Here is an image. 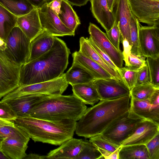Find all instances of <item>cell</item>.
<instances>
[{
	"mask_svg": "<svg viewBox=\"0 0 159 159\" xmlns=\"http://www.w3.org/2000/svg\"><path fill=\"white\" fill-rule=\"evenodd\" d=\"M70 53L65 42L55 37L49 50L21 67L19 85H30L58 78L66 69Z\"/></svg>",
	"mask_w": 159,
	"mask_h": 159,
	"instance_id": "1",
	"label": "cell"
},
{
	"mask_svg": "<svg viewBox=\"0 0 159 159\" xmlns=\"http://www.w3.org/2000/svg\"><path fill=\"white\" fill-rule=\"evenodd\" d=\"M130 98V94L112 100H100L87 108L77 122L76 134L86 139L101 134L129 112Z\"/></svg>",
	"mask_w": 159,
	"mask_h": 159,
	"instance_id": "2",
	"label": "cell"
},
{
	"mask_svg": "<svg viewBox=\"0 0 159 159\" xmlns=\"http://www.w3.org/2000/svg\"><path fill=\"white\" fill-rule=\"evenodd\" d=\"M13 122L34 142L60 145L73 138L77 121L72 120L50 121L31 116H18Z\"/></svg>",
	"mask_w": 159,
	"mask_h": 159,
	"instance_id": "3",
	"label": "cell"
},
{
	"mask_svg": "<svg viewBox=\"0 0 159 159\" xmlns=\"http://www.w3.org/2000/svg\"><path fill=\"white\" fill-rule=\"evenodd\" d=\"M87 108L85 104L73 94L48 96L36 103L30 116L50 121H78Z\"/></svg>",
	"mask_w": 159,
	"mask_h": 159,
	"instance_id": "4",
	"label": "cell"
},
{
	"mask_svg": "<svg viewBox=\"0 0 159 159\" xmlns=\"http://www.w3.org/2000/svg\"><path fill=\"white\" fill-rule=\"evenodd\" d=\"M68 84L63 73L54 79L28 85H19L9 93L1 100L7 102L26 95L44 94L50 96L61 95L67 88Z\"/></svg>",
	"mask_w": 159,
	"mask_h": 159,
	"instance_id": "5",
	"label": "cell"
},
{
	"mask_svg": "<svg viewBox=\"0 0 159 159\" xmlns=\"http://www.w3.org/2000/svg\"><path fill=\"white\" fill-rule=\"evenodd\" d=\"M5 41L6 47L3 51L6 56L19 67L26 64L29 56L31 41L21 29L15 26Z\"/></svg>",
	"mask_w": 159,
	"mask_h": 159,
	"instance_id": "6",
	"label": "cell"
},
{
	"mask_svg": "<svg viewBox=\"0 0 159 159\" xmlns=\"http://www.w3.org/2000/svg\"><path fill=\"white\" fill-rule=\"evenodd\" d=\"M128 114L129 112L104 130L101 135L113 144L121 146L132 134L142 120L131 117Z\"/></svg>",
	"mask_w": 159,
	"mask_h": 159,
	"instance_id": "7",
	"label": "cell"
},
{
	"mask_svg": "<svg viewBox=\"0 0 159 159\" xmlns=\"http://www.w3.org/2000/svg\"><path fill=\"white\" fill-rule=\"evenodd\" d=\"M20 67L0 49V99L19 86Z\"/></svg>",
	"mask_w": 159,
	"mask_h": 159,
	"instance_id": "8",
	"label": "cell"
},
{
	"mask_svg": "<svg viewBox=\"0 0 159 159\" xmlns=\"http://www.w3.org/2000/svg\"><path fill=\"white\" fill-rule=\"evenodd\" d=\"M132 14L139 22L159 25V0H128Z\"/></svg>",
	"mask_w": 159,
	"mask_h": 159,
	"instance_id": "9",
	"label": "cell"
},
{
	"mask_svg": "<svg viewBox=\"0 0 159 159\" xmlns=\"http://www.w3.org/2000/svg\"><path fill=\"white\" fill-rule=\"evenodd\" d=\"M38 8L40 23L43 30L55 37L75 35V32L64 25L46 2Z\"/></svg>",
	"mask_w": 159,
	"mask_h": 159,
	"instance_id": "10",
	"label": "cell"
},
{
	"mask_svg": "<svg viewBox=\"0 0 159 159\" xmlns=\"http://www.w3.org/2000/svg\"><path fill=\"white\" fill-rule=\"evenodd\" d=\"M89 38L110 58L119 69L123 67V60L122 52L116 48L108 38L106 33L95 24L90 22L88 28Z\"/></svg>",
	"mask_w": 159,
	"mask_h": 159,
	"instance_id": "11",
	"label": "cell"
},
{
	"mask_svg": "<svg viewBox=\"0 0 159 159\" xmlns=\"http://www.w3.org/2000/svg\"><path fill=\"white\" fill-rule=\"evenodd\" d=\"M140 53L146 57H159V27L142 26L139 30Z\"/></svg>",
	"mask_w": 159,
	"mask_h": 159,
	"instance_id": "12",
	"label": "cell"
},
{
	"mask_svg": "<svg viewBox=\"0 0 159 159\" xmlns=\"http://www.w3.org/2000/svg\"><path fill=\"white\" fill-rule=\"evenodd\" d=\"M93 83L100 100H112L130 95V90L122 80L114 78L99 79Z\"/></svg>",
	"mask_w": 159,
	"mask_h": 159,
	"instance_id": "13",
	"label": "cell"
},
{
	"mask_svg": "<svg viewBox=\"0 0 159 159\" xmlns=\"http://www.w3.org/2000/svg\"><path fill=\"white\" fill-rule=\"evenodd\" d=\"M159 133V124L148 120H142L132 134L121 146L145 145Z\"/></svg>",
	"mask_w": 159,
	"mask_h": 159,
	"instance_id": "14",
	"label": "cell"
},
{
	"mask_svg": "<svg viewBox=\"0 0 159 159\" xmlns=\"http://www.w3.org/2000/svg\"><path fill=\"white\" fill-rule=\"evenodd\" d=\"M132 117L148 120L159 124V105L152 104L149 100H139L130 98L128 114Z\"/></svg>",
	"mask_w": 159,
	"mask_h": 159,
	"instance_id": "15",
	"label": "cell"
},
{
	"mask_svg": "<svg viewBox=\"0 0 159 159\" xmlns=\"http://www.w3.org/2000/svg\"><path fill=\"white\" fill-rule=\"evenodd\" d=\"M30 40H33L44 30L40 23L38 8L34 7L29 13L17 17L16 26Z\"/></svg>",
	"mask_w": 159,
	"mask_h": 159,
	"instance_id": "16",
	"label": "cell"
},
{
	"mask_svg": "<svg viewBox=\"0 0 159 159\" xmlns=\"http://www.w3.org/2000/svg\"><path fill=\"white\" fill-rule=\"evenodd\" d=\"M84 139L72 138L51 150L46 155V159H76L80 151Z\"/></svg>",
	"mask_w": 159,
	"mask_h": 159,
	"instance_id": "17",
	"label": "cell"
},
{
	"mask_svg": "<svg viewBox=\"0 0 159 159\" xmlns=\"http://www.w3.org/2000/svg\"><path fill=\"white\" fill-rule=\"evenodd\" d=\"M116 6L115 21L120 30L121 39H126L130 45V23L132 14L128 0H117Z\"/></svg>",
	"mask_w": 159,
	"mask_h": 159,
	"instance_id": "18",
	"label": "cell"
},
{
	"mask_svg": "<svg viewBox=\"0 0 159 159\" xmlns=\"http://www.w3.org/2000/svg\"><path fill=\"white\" fill-rule=\"evenodd\" d=\"M93 16L106 30H109L115 20L114 12L111 11L106 0H89Z\"/></svg>",
	"mask_w": 159,
	"mask_h": 159,
	"instance_id": "19",
	"label": "cell"
},
{
	"mask_svg": "<svg viewBox=\"0 0 159 159\" xmlns=\"http://www.w3.org/2000/svg\"><path fill=\"white\" fill-rule=\"evenodd\" d=\"M50 95L40 94L26 95L7 102L16 113L17 117L30 116L31 110L36 103L43 98Z\"/></svg>",
	"mask_w": 159,
	"mask_h": 159,
	"instance_id": "20",
	"label": "cell"
},
{
	"mask_svg": "<svg viewBox=\"0 0 159 159\" xmlns=\"http://www.w3.org/2000/svg\"><path fill=\"white\" fill-rule=\"evenodd\" d=\"M44 30L31 41L29 57L27 63L38 58L50 50L55 39Z\"/></svg>",
	"mask_w": 159,
	"mask_h": 159,
	"instance_id": "21",
	"label": "cell"
},
{
	"mask_svg": "<svg viewBox=\"0 0 159 159\" xmlns=\"http://www.w3.org/2000/svg\"><path fill=\"white\" fill-rule=\"evenodd\" d=\"M72 57L73 58V63L77 64L82 67L93 75L96 79L114 78L98 64L79 51H75L73 53Z\"/></svg>",
	"mask_w": 159,
	"mask_h": 159,
	"instance_id": "22",
	"label": "cell"
},
{
	"mask_svg": "<svg viewBox=\"0 0 159 159\" xmlns=\"http://www.w3.org/2000/svg\"><path fill=\"white\" fill-rule=\"evenodd\" d=\"M28 144L19 139L7 137L2 141L1 150L8 159H24Z\"/></svg>",
	"mask_w": 159,
	"mask_h": 159,
	"instance_id": "23",
	"label": "cell"
},
{
	"mask_svg": "<svg viewBox=\"0 0 159 159\" xmlns=\"http://www.w3.org/2000/svg\"><path fill=\"white\" fill-rule=\"evenodd\" d=\"M71 86L73 94L85 104L93 106L101 100L93 81Z\"/></svg>",
	"mask_w": 159,
	"mask_h": 159,
	"instance_id": "24",
	"label": "cell"
},
{
	"mask_svg": "<svg viewBox=\"0 0 159 159\" xmlns=\"http://www.w3.org/2000/svg\"><path fill=\"white\" fill-rule=\"evenodd\" d=\"M79 51L98 64L115 79L117 80H122L118 72L109 66L104 61L89 42L86 38L82 37L80 38V49Z\"/></svg>",
	"mask_w": 159,
	"mask_h": 159,
	"instance_id": "25",
	"label": "cell"
},
{
	"mask_svg": "<svg viewBox=\"0 0 159 159\" xmlns=\"http://www.w3.org/2000/svg\"><path fill=\"white\" fill-rule=\"evenodd\" d=\"M65 78L67 83L71 85L88 83L96 79L82 67L73 63L71 67L65 74Z\"/></svg>",
	"mask_w": 159,
	"mask_h": 159,
	"instance_id": "26",
	"label": "cell"
},
{
	"mask_svg": "<svg viewBox=\"0 0 159 159\" xmlns=\"http://www.w3.org/2000/svg\"><path fill=\"white\" fill-rule=\"evenodd\" d=\"M58 16L64 25L74 32L80 24L79 17L71 5L64 0H62L60 11Z\"/></svg>",
	"mask_w": 159,
	"mask_h": 159,
	"instance_id": "27",
	"label": "cell"
},
{
	"mask_svg": "<svg viewBox=\"0 0 159 159\" xmlns=\"http://www.w3.org/2000/svg\"><path fill=\"white\" fill-rule=\"evenodd\" d=\"M150 159L145 145L134 144L121 146L119 159Z\"/></svg>",
	"mask_w": 159,
	"mask_h": 159,
	"instance_id": "28",
	"label": "cell"
},
{
	"mask_svg": "<svg viewBox=\"0 0 159 159\" xmlns=\"http://www.w3.org/2000/svg\"><path fill=\"white\" fill-rule=\"evenodd\" d=\"M17 18L0 4V38L6 40L11 30L16 26Z\"/></svg>",
	"mask_w": 159,
	"mask_h": 159,
	"instance_id": "29",
	"label": "cell"
},
{
	"mask_svg": "<svg viewBox=\"0 0 159 159\" xmlns=\"http://www.w3.org/2000/svg\"><path fill=\"white\" fill-rule=\"evenodd\" d=\"M0 4L17 17L29 13L35 7L28 0H0Z\"/></svg>",
	"mask_w": 159,
	"mask_h": 159,
	"instance_id": "30",
	"label": "cell"
},
{
	"mask_svg": "<svg viewBox=\"0 0 159 159\" xmlns=\"http://www.w3.org/2000/svg\"><path fill=\"white\" fill-rule=\"evenodd\" d=\"M89 141L97 147L105 159L111 153L121 147L109 141L101 134L89 138Z\"/></svg>",
	"mask_w": 159,
	"mask_h": 159,
	"instance_id": "31",
	"label": "cell"
},
{
	"mask_svg": "<svg viewBox=\"0 0 159 159\" xmlns=\"http://www.w3.org/2000/svg\"><path fill=\"white\" fill-rule=\"evenodd\" d=\"M157 88L151 83L134 86L130 90L131 98L136 100H149Z\"/></svg>",
	"mask_w": 159,
	"mask_h": 159,
	"instance_id": "32",
	"label": "cell"
},
{
	"mask_svg": "<svg viewBox=\"0 0 159 159\" xmlns=\"http://www.w3.org/2000/svg\"><path fill=\"white\" fill-rule=\"evenodd\" d=\"M0 135L4 139L7 137L12 138L28 143L30 139L24 130L15 125L0 127Z\"/></svg>",
	"mask_w": 159,
	"mask_h": 159,
	"instance_id": "33",
	"label": "cell"
},
{
	"mask_svg": "<svg viewBox=\"0 0 159 159\" xmlns=\"http://www.w3.org/2000/svg\"><path fill=\"white\" fill-rule=\"evenodd\" d=\"M140 26L139 20L132 14L130 23L131 52L138 55H140L139 42V30Z\"/></svg>",
	"mask_w": 159,
	"mask_h": 159,
	"instance_id": "34",
	"label": "cell"
},
{
	"mask_svg": "<svg viewBox=\"0 0 159 159\" xmlns=\"http://www.w3.org/2000/svg\"><path fill=\"white\" fill-rule=\"evenodd\" d=\"M104 159L100 152L92 143L84 139L81 149L76 159Z\"/></svg>",
	"mask_w": 159,
	"mask_h": 159,
	"instance_id": "35",
	"label": "cell"
},
{
	"mask_svg": "<svg viewBox=\"0 0 159 159\" xmlns=\"http://www.w3.org/2000/svg\"><path fill=\"white\" fill-rule=\"evenodd\" d=\"M150 83L159 88V57L156 58L147 57Z\"/></svg>",
	"mask_w": 159,
	"mask_h": 159,
	"instance_id": "36",
	"label": "cell"
},
{
	"mask_svg": "<svg viewBox=\"0 0 159 159\" xmlns=\"http://www.w3.org/2000/svg\"><path fill=\"white\" fill-rule=\"evenodd\" d=\"M119 69L122 80L130 90L135 85L138 71L130 70L126 67Z\"/></svg>",
	"mask_w": 159,
	"mask_h": 159,
	"instance_id": "37",
	"label": "cell"
},
{
	"mask_svg": "<svg viewBox=\"0 0 159 159\" xmlns=\"http://www.w3.org/2000/svg\"><path fill=\"white\" fill-rule=\"evenodd\" d=\"M146 58L143 55L131 52L129 59V66L126 67L130 70L138 71L147 65Z\"/></svg>",
	"mask_w": 159,
	"mask_h": 159,
	"instance_id": "38",
	"label": "cell"
},
{
	"mask_svg": "<svg viewBox=\"0 0 159 159\" xmlns=\"http://www.w3.org/2000/svg\"><path fill=\"white\" fill-rule=\"evenodd\" d=\"M17 117L16 113L7 102L0 101V119L13 121Z\"/></svg>",
	"mask_w": 159,
	"mask_h": 159,
	"instance_id": "39",
	"label": "cell"
},
{
	"mask_svg": "<svg viewBox=\"0 0 159 159\" xmlns=\"http://www.w3.org/2000/svg\"><path fill=\"white\" fill-rule=\"evenodd\" d=\"M106 34L113 46L117 49L120 50L121 35L118 24L115 21L112 27L109 30L106 31Z\"/></svg>",
	"mask_w": 159,
	"mask_h": 159,
	"instance_id": "40",
	"label": "cell"
},
{
	"mask_svg": "<svg viewBox=\"0 0 159 159\" xmlns=\"http://www.w3.org/2000/svg\"><path fill=\"white\" fill-rule=\"evenodd\" d=\"M150 159H159V133L145 144Z\"/></svg>",
	"mask_w": 159,
	"mask_h": 159,
	"instance_id": "41",
	"label": "cell"
},
{
	"mask_svg": "<svg viewBox=\"0 0 159 159\" xmlns=\"http://www.w3.org/2000/svg\"><path fill=\"white\" fill-rule=\"evenodd\" d=\"M91 46L96 50L104 61L110 67L117 70L119 73V69L115 65L109 57L100 49L91 39L90 38H86Z\"/></svg>",
	"mask_w": 159,
	"mask_h": 159,
	"instance_id": "42",
	"label": "cell"
},
{
	"mask_svg": "<svg viewBox=\"0 0 159 159\" xmlns=\"http://www.w3.org/2000/svg\"><path fill=\"white\" fill-rule=\"evenodd\" d=\"M149 83H151L148 67L147 64L138 71L135 86Z\"/></svg>",
	"mask_w": 159,
	"mask_h": 159,
	"instance_id": "43",
	"label": "cell"
},
{
	"mask_svg": "<svg viewBox=\"0 0 159 159\" xmlns=\"http://www.w3.org/2000/svg\"><path fill=\"white\" fill-rule=\"evenodd\" d=\"M121 40L123 48V50L122 52L123 59L125 63V67H127L129 66V57L131 53V46L129 42L126 39Z\"/></svg>",
	"mask_w": 159,
	"mask_h": 159,
	"instance_id": "44",
	"label": "cell"
},
{
	"mask_svg": "<svg viewBox=\"0 0 159 159\" xmlns=\"http://www.w3.org/2000/svg\"><path fill=\"white\" fill-rule=\"evenodd\" d=\"M62 0H47L46 2L51 9L58 15L60 11Z\"/></svg>",
	"mask_w": 159,
	"mask_h": 159,
	"instance_id": "45",
	"label": "cell"
},
{
	"mask_svg": "<svg viewBox=\"0 0 159 159\" xmlns=\"http://www.w3.org/2000/svg\"><path fill=\"white\" fill-rule=\"evenodd\" d=\"M70 5L81 7L85 5L89 0H64Z\"/></svg>",
	"mask_w": 159,
	"mask_h": 159,
	"instance_id": "46",
	"label": "cell"
},
{
	"mask_svg": "<svg viewBox=\"0 0 159 159\" xmlns=\"http://www.w3.org/2000/svg\"><path fill=\"white\" fill-rule=\"evenodd\" d=\"M34 7L38 8L46 2L47 0H28Z\"/></svg>",
	"mask_w": 159,
	"mask_h": 159,
	"instance_id": "47",
	"label": "cell"
},
{
	"mask_svg": "<svg viewBox=\"0 0 159 159\" xmlns=\"http://www.w3.org/2000/svg\"><path fill=\"white\" fill-rule=\"evenodd\" d=\"M45 156H40L39 155L34 154L30 153L26 155L24 159H45Z\"/></svg>",
	"mask_w": 159,
	"mask_h": 159,
	"instance_id": "48",
	"label": "cell"
},
{
	"mask_svg": "<svg viewBox=\"0 0 159 159\" xmlns=\"http://www.w3.org/2000/svg\"><path fill=\"white\" fill-rule=\"evenodd\" d=\"M108 7L111 11H113V9L117 3V0H106Z\"/></svg>",
	"mask_w": 159,
	"mask_h": 159,
	"instance_id": "49",
	"label": "cell"
},
{
	"mask_svg": "<svg viewBox=\"0 0 159 159\" xmlns=\"http://www.w3.org/2000/svg\"><path fill=\"white\" fill-rule=\"evenodd\" d=\"M120 148L111 153L106 159H119V153Z\"/></svg>",
	"mask_w": 159,
	"mask_h": 159,
	"instance_id": "50",
	"label": "cell"
},
{
	"mask_svg": "<svg viewBox=\"0 0 159 159\" xmlns=\"http://www.w3.org/2000/svg\"><path fill=\"white\" fill-rule=\"evenodd\" d=\"M15 124L13 121L3 120L0 119V127L6 125L14 126Z\"/></svg>",
	"mask_w": 159,
	"mask_h": 159,
	"instance_id": "51",
	"label": "cell"
},
{
	"mask_svg": "<svg viewBox=\"0 0 159 159\" xmlns=\"http://www.w3.org/2000/svg\"><path fill=\"white\" fill-rule=\"evenodd\" d=\"M6 47L5 40L0 38V49L3 51Z\"/></svg>",
	"mask_w": 159,
	"mask_h": 159,
	"instance_id": "52",
	"label": "cell"
},
{
	"mask_svg": "<svg viewBox=\"0 0 159 159\" xmlns=\"http://www.w3.org/2000/svg\"><path fill=\"white\" fill-rule=\"evenodd\" d=\"M0 159H8L1 150H0Z\"/></svg>",
	"mask_w": 159,
	"mask_h": 159,
	"instance_id": "53",
	"label": "cell"
},
{
	"mask_svg": "<svg viewBox=\"0 0 159 159\" xmlns=\"http://www.w3.org/2000/svg\"><path fill=\"white\" fill-rule=\"evenodd\" d=\"M4 138L0 135V150H1V145L2 141Z\"/></svg>",
	"mask_w": 159,
	"mask_h": 159,
	"instance_id": "54",
	"label": "cell"
}]
</instances>
